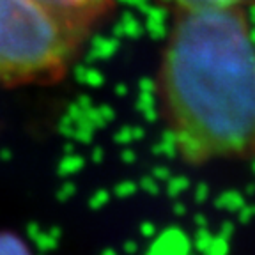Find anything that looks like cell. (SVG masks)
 <instances>
[{
  "label": "cell",
  "instance_id": "cell-5",
  "mask_svg": "<svg viewBox=\"0 0 255 255\" xmlns=\"http://www.w3.org/2000/svg\"><path fill=\"white\" fill-rule=\"evenodd\" d=\"M0 255H28V252L21 241L12 236L0 234Z\"/></svg>",
  "mask_w": 255,
  "mask_h": 255
},
{
  "label": "cell",
  "instance_id": "cell-3",
  "mask_svg": "<svg viewBox=\"0 0 255 255\" xmlns=\"http://www.w3.org/2000/svg\"><path fill=\"white\" fill-rule=\"evenodd\" d=\"M60 20L89 34L112 7L114 0H36Z\"/></svg>",
  "mask_w": 255,
  "mask_h": 255
},
{
  "label": "cell",
  "instance_id": "cell-2",
  "mask_svg": "<svg viewBox=\"0 0 255 255\" xmlns=\"http://www.w3.org/2000/svg\"><path fill=\"white\" fill-rule=\"evenodd\" d=\"M85 37L36 0H0V84L57 82Z\"/></svg>",
  "mask_w": 255,
  "mask_h": 255
},
{
  "label": "cell",
  "instance_id": "cell-1",
  "mask_svg": "<svg viewBox=\"0 0 255 255\" xmlns=\"http://www.w3.org/2000/svg\"><path fill=\"white\" fill-rule=\"evenodd\" d=\"M172 14L156 89L174 151L190 165L255 159V34L248 11Z\"/></svg>",
  "mask_w": 255,
  "mask_h": 255
},
{
  "label": "cell",
  "instance_id": "cell-4",
  "mask_svg": "<svg viewBox=\"0 0 255 255\" xmlns=\"http://www.w3.org/2000/svg\"><path fill=\"white\" fill-rule=\"evenodd\" d=\"M170 7V11H190V9H255V0H159Z\"/></svg>",
  "mask_w": 255,
  "mask_h": 255
}]
</instances>
